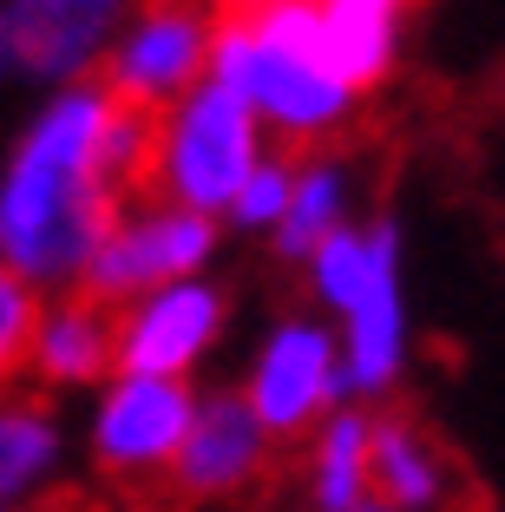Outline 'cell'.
Returning a JSON list of instances; mask_svg holds the SVG:
<instances>
[{"instance_id": "cell-16", "label": "cell", "mask_w": 505, "mask_h": 512, "mask_svg": "<svg viewBox=\"0 0 505 512\" xmlns=\"http://www.w3.org/2000/svg\"><path fill=\"white\" fill-rule=\"evenodd\" d=\"M302 499L309 512H355L374 499V414L342 407L302 447Z\"/></svg>"}, {"instance_id": "cell-10", "label": "cell", "mask_w": 505, "mask_h": 512, "mask_svg": "<svg viewBox=\"0 0 505 512\" xmlns=\"http://www.w3.org/2000/svg\"><path fill=\"white\" fill-rule=\"evenodd\" d=\"M223 329H230V289L217 276L164 283L119 309V375L197 381V368L217 355Z\"/></svg>"}, {"instance_id": "cell-6", "label": "cell", "mask_w": 505, "mask_h": 512, "mask_svg": "<svg viewBox=\"0 0 505 512\" xmlns=\"http://www.w3.org/2000/svg\"><path fill=\"white\" fill-rule=\"evenodd\" d=\"M243 401L256 407V421L276 434V447L309 440L328 414L355 407L348 394V355L328 316H276L263 342L243 362Z\"/></svg>"}, {"instance_id": "cell-3", "label": "cell", "mask_w": 505, "mask_h": 512, "mask_svg": "<svg viewBox=\"0 0 505 512\" xmlns=\"http://www.w3.org/2000/svg\"><path fill=\"white\" fill-rule=\"evenodd\" d=\"M309 296L348 355V394L381 401L407 375V289H401V230L394 217H355L342 237L309 256Z\"/></svg>"}, {"instance_id": "cell-18", "label": "cell", "mask_w": 505, "mask_h": 512, "mask_svg": "<svg viewBox=\"0 0 505 512\" xmlns=\"http://www.w3.org/2000/svg\"><path fill=\"white\" fill-rule=\"evenodd\" d=\"M289 197H296V158H289V151H269L263 165H256V178L243 184L230 224L250 230V237H276L283 217H289Z\"/></svg>"}, {"instance_id": "cell-8", "label": "cell", "mask_w": 505, "mask_h": 512, "mask_svg": "<svg viewBox=\"0 0 505 512\" xmlns=\"http://www.w3.org/2000/svg\"><path fill=\"white\" fill-rule=\"evenodd\" d=\"M217 243H223V224L217 217H197L184 204H164V197L138 191L112 230H105L99 256L86 270V296H99L105 309H125V302L151 296L164 283H191V276H210L217 263Z\"/></svg>"}, {"instance_id": "cell-5", "label": "cell", "mask_w": 505, "mask_h": 512, "mask_svg": "<svg viewBox=\"0 0 505 512\" xmlns=\"http://www.w3.org/2000/svg\"><path fill=\"white\" fill-rule=\"evenodd\" d=\"M197 381H164V375H112L105 388H92L86 414V460L105 486L119 493H158L171 486L184 440H191Z\"/></svg>"}, {"instance_id": "cell-14", "label": "cell", "mask_w": 505, "mask_h": 512, "mask_svg": "<svg viewBox=\"0 0 505 512\" xmlns=\"http://www.w3.org/2000/svg\"><path fill=\"white\" fill-rule=\"evenodd\" d=\"M466 493V473L440 434L420 414L394 407L374 414V499L394 512H453Z\"/></svg>"}, {"instance_id": "cell-12", "label": "cell", "mask_w": 505, "mask_h": 512, "mask_svg": "<svg viewBox=\"0 0 505 512\" xmlns=\"http://www.w3.org/2000/svg\"><path fill=\"white\" fill-rule=\"evenodd\" d=\"M73 467V427L60 394L14 381L0 388V506H60Z\"/></svg>"}, {"instance_id": "cell-17", "label": "cell", "mask_w": 505, "mask_h": 512, "mask_svg": "<svg viewBox=\"0 0 505 512\" xmlns=\"http://www.w3.org/2000/svg\"><path fill=\"white\" fill-rule=\"evenodd\" d=\"M328 20V53H335V73L368 99L374 86H387L394 60H401V20L407 0H322Z\"/></svg>"}, {"instance_id": "cell-22", "label": "cell", "mask_w": 505, "mask_h": 512, "mask_svg": "<svg viewBox=\"0 0 505 512\" xmlns=\"http://www.w3.org/2000/svg\"><path fill=\"white\" fill-rule=\"evenodd\" d=\"M92 512H145V506H92Z\"/></svg>"}, {"instance_id": "cell-2", "label": "cell", "mask_w": 505, "mask_h": 512, "mask_svg": "<svg viewBox=\"0 0 505 512\" xmlns=\"http://www.w3.org/2000/svg\"><path fill=\"white\" fill-rule=\"evenodd\" d=\"M210 79L230 86L289 151H322L355 125L361 92L335 73L322 0H243L223 7Z\"/></svg>"}, {"instance_id": "cell-11", "label": "cell", "mask_w": 505, "mask_h": 512, "mask_svg": "<svg viewBox=\"0 0 505 512\" xmlns=\"http://www.w3.org/2000/svg\"><path fill=\"white\" fill-rule=\"evenodd\" d=\"M269 467H276V434L256 421L243 388H204L191 440H184L164 493L191 499V506H230V499L256 493L269 480Z\"/></svg>"}, {"instance_id": "cell-13", "label": "cell", "mask_w": 505, "mask_h": 512, "mask_svg": "<svg viewBox=\"0 0 505 512\" xmlns=\"http://www.w3.org/2000/svg\"><path fill=\"white\" fill-rule=\"evenodd\" d=\"M112 375H119V309H105L86 289L46 296L27 381L46 394H79V388H105Z\"/></svg>"}, {"instance_id": "cell-4", "label": "cell", "mask_w": 505, "mask_h": 512, "mask_svg": "<svg viewBox=\"0 0 505 512\" xmlns=\"http://www.w3.org/2000/svg\"><path fill=\"white\" fill-rule=\"evenodd\" d=\"M276 138L263 132L250 106H243L230 86L204 79L197 92H184L171 112H158V138H151V178L145 191L164 204H184L197 217H217L230 224L243 184L256 178Z\"/></svg>"}, {"instance_id": "cell-19", "label": "cell", "mask_w": 505, "mask_h": 512, "mask_svg": "<svg viewBox=\"0 0 505 512\" xmlns=\"http://www.w3.org/2000/svg\"><path fill=\"white\" fill-rule=\"evenodd\" d=\"M46 296L33 283H20L14 270H0V388L27 381V355H33V329H40Z\"/></svg>"}, {"instance_id": "cell-7", "label": "cell", "mask_w": 505, "mask_h": 512, "mask_svg": "<svg viewBox=\"0 0 505 512\" xmlns=\"http://www.w3.org/2000/svg\"><path fill=\"white\" fill-rule=\"evenodd\" d=\"M138 0H0V92H46L99 79Z\"/></svg>"}, {"instance_id": "cell-9", "label": "cell", "mask_w": 505, "mask_h": 512, "mask_svg": "<svg viewBox=\"0 0 505 512\" xmlns=\"http://www.w3.org/2000/svg\"><path fill=\"white\" fill-rule=\"evenodd\" d=\"M217 33H223V0H138V14L125 20L99 79L132 112L158 119L210 79Z\"/></svg>"}, {"instance_id": "cell-20", "label": "cell", "mask_w": 505, "mask_h": 512, "mask_svg": "<svg viewBox=\"0 0 505 512\" xmlns=\"http://www.w3.org/2000/svg\"><path fill=\"white\" fill-rule=\"evenodd\" d=\"M0 512H79L73 499H60V506H0Z\"/></svg>"}, {"instance_id": "cell-15", "label": "cell", "mask_w": 505, "mask_h": 512, "mask_svg": "<svg viewBox=\"0 0 505 512\" xmlns=\"http://www.w3.org/2000/svg\"><path fill=\"white\" fill-rule=\"evenodd\" d=\"M355 204H361V178L342 151L335 145L302 151L296 158V197H289V217L269 237V250L283 256V263H296V270H309V256L355 224Z\"/></svg>"}, {"instance_id": "cell-21", "label": "cell", "mask_w": 505, "mask_h": 512, "mask_svg": "<svg viewBox=\"0 0 505 512\" xmlns=\"http://www.w3.org/2000/svg\"><path fill=\"white\" fill-rule=\"evenodd\" d=\"M355 512H394V506H381V499H368V506H355Z\"/></svg>"}, {"instance_id": "cell-1", "label": "cell", "mask_w": 505, "mask_h": 512, "mask_svg": "<svg viewBox=\"0 0 505 512\" xmlns=\"http://www.w3.org/2000/svg\"><path fill=\"white\" fill-rule=\"evenodd\" d=\"M158 119L105 79L46 92L0 151V270L40 296L86 283L112 217L145 191Z\"/></svg>"}]
</instances>
